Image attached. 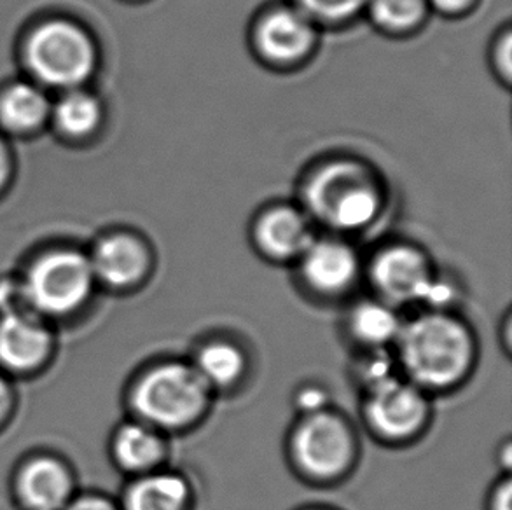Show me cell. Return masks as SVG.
<instances>
[{
	"label": "cell",
	"instance_id": "cell-17",
	"mask_svg": "<svg viewBox=\"0 0 512 510\" xmlns=\"http://www.w3.org/2000/svg\"><path fill=\"white\" fill-rule=\"evenodd\" d=\"M310 23L294 11H278L263 21L257 41L264 55L275 62H294L312 44Z\"/></svg>",
	"mask_w": 512,
	"mask_h": 510
},
{
	"label": "cell",
	"instance_id": "cell-1",
	"mask_svg": "<svg viewBox=\"0 0 512 510\" xmlns=\"http://www.w3.org/2000/svg\"><path fill=\"white\" fill-rule=\"evenodd\" d=\"M392 350L399 373L430 397L455 392L478 366V336L457 311L420 310L404 320Z\"/></svg>",
	"mask_w": 512,
	"mask_h": 510
},
{
	"label": "cell",
	"instance_id": "cell-12",
	"mask_svg": "<svg viewBox=\"0 0 512 510\" xmlns=\"http://www.w3.org/2000/svg\"><path fill=\"white\" fill-rule=\"evenodd\" d=\"M112 453L119 467L135 477L163 469L170 455L168 435L144 421L123 423L114 434Z\"/></svg>",
	"mask_w": 512,
	"mask_h": 510
},
{
	"label": "cell",
	"instance_id": "cell-11",
	"mask_svg": "<svg viewBox=\"0 0 512 510\" xmlns=\"http://www.w3.org/2000/svg\"><path fill=\"white\" fill-rule=\"evenodd\" d=\"M404 320L399 308L374 296L350 303L343 324L357 350H392Z\"/></svg>",
	"mask_w": 512,
	"mask_h": 510
},
{
	"label": "cell",
	"instance_id": "cell-19",
	"mask_svg": "<svg viewBox=\"0 0 512 510\" xmlns=\"http://www.w3.org/2000/svg\"><path fill=\"white\" fill-rule=\"evenodd\" d=\"M48 111L46 100L39 91L18 84L4 93L0 100V118L14 130H30L41 123Z\"/></svg>",
	"mask_w": 512,
	"mask_h": 510
},
{
	"label": "cell",
	"instance_id": "cell-6",
	"mask_svg": "<svg viewBox=\"0 0 512 510\" xmlns=\"http://www.w3.org/2000/svg\"><path fill=\"white\" fill-rule=\"evenodd\" d=\"M28 62L44 83L70 86L90 74L93 48L79 28L55 21L32 35L28 42Z\"/></svg>",
	"mask_w": 512,
	"mask_h": 510
},
{
	"label": "cell",
	"instance_id": "cell-28",
	"mask_svg": "<svg viewBox=\"0 0 512 510\" xmlns=\"http://www.w3.org/2000/svg\"><path fill=\"white\" fill-rule=\"evenodd\" d=\"M434 6L446 13H457L471 4L472 0H432Z\"/></svg>",
	"mask_w": 512,
	"mask_h": 510
},
{
	"label": "cell",
	"instance_id": "cell-5",
	"mask_svg": "<svg viewBox=\"0 0 512 510\" xmlns=\"http://www.w3.org/2000/svg\"><path fill=\"white\" fill-rule=\"evenodd\" d=\"M313 214L340 231H357L373 221L380 198L359 166L338 163L320 170L306 189Z\"/></svg>",
	"mask_w": 512,
	"mask_h": 510
},
{
	"label": "cell",
	"instance_id": "cell-13",
	"mask_svg": "<svg viewBox=\"0 0 512 510\" xmlns=\"http://www.w3.org/2000/svg\"><path fill=\"white\" fill-rule=\"evenodd\" d=\"M123 510H194V488L179 470L158 469L135 477Z\"/></svg>",
	"mask_w": 512,
	"mask_h": 510
},
{
	"label": "cell",
	"instance_id": "cell-30",
	"mask_svg": "<svg viewBox=\"0 0 512 510\" xmlns=\"http://www.w3.org/2000/svg\"><path fill=\"white\" fill-rule=\"evenodd\" d=\"M7 168H9V165H7V154L2 144H0V186H2L4 180H6Z\"/></svg>",
	"mask_w": 512,
	"mask_h": 510
},
{
	"label": "cell",
	"instance_id": "cell-16",
	"mask_svg": "<svg viewBox=\"0 0 512 510\" xmlns=\"http://www.w3.org/2000/svg\"><path fill=\"white\" fill-rule=\"evenodd\" d=\"M49 350L48 332L20 315L0 320V364L14 371L37 366Z\"/></svg>",
	"mask_w": 512,
	"mask_h": 510
},
{
	"label": "cell",
	"instance_id": "cell-31",
	"mask_svg": "<svg viewBox=\"0 0 512 510\" xmlns=\"http://www.w3.org/2000/svg\"><path fill=\"white\" fill-rule=\"evenodd\" d=\"M7 409V388L4 385V381L0 380V420H2V416L6 413Z\"/></svg>",
	"mask_w": 512,
	"mask_h": 510
},
{
	"label": "cell",
	"instance_id": "cell-7",
	"mask_svg": "<svg viewBox=\"0 0 512 510\" xmlns=\"http://www.w3.org/2000/svg\"><path fill=\"white\" fill-rule=\"evenodd\" d=\"M93 276L91 264L83 255L55 252L30 269L25 292L35 308L62 315L76 310L90 296Z\"/></svg>",
	"mask_w": 512,
	"mask_h": 510
},
{
	"label": "cell",
	"instance_id": "cell-32",
	"mask_svg": "<svg viewBox=\"0 0 512 510\" xmlns=\"http://www.w3.org/2000/svg\"><path fill=\"white\" fill-rule=\"evenodd\" d=\"M299 510H338L333 509V507H322V505H312V507H303V509Z\"/></svg>",
	"mask_w": 512,
	"mask_h": 510
},
{
	"label": "cell",
	"instance_id": "cell-14",
	"mask_svg": "<svg viewBox=\"0 0 512 510\" xmlns=\"http://www.w3.org/2000/svg\"><path fill=\"white\" fill-rule=\"evenodd\" d=\"M93 275L112 289H132L146 278L149 254L142 243L128 235H116L100 243L93 261Z\"/></svg>",
	"mask_w": 512,
	"mask_h": 510
},
{
	"label": "cell",
	"instance_id": "cell-29",
	"mask_svg": "<svg viewBox=\"0 0 512 510\" xmlns=\"http://www.w3.org/2000/svg\"><path fill=\"white\" fill-rule=\"evenodd\" d=\"M511 332H512V317L511 313L507 311L506 317H504V324H502V336H504V339H502V348L506 350L507 355H509V352H511V345H512V339H511Z\"/></svg>",
	"mask_w": 512,
	"mask_h": 510
},
{
	"label": "cell",
	"instance_id": "cell-26",
	"mask_svg": "<svg viewBox=\"0 0 512 510\" xmlns=\"http://www.w3.org/2000/svg\"><path fill=\"white\" fill-rule=\"evenodd\" d=\"M69 510H118L116 505L102 497L79 498L77 502L70 505Z\"/></svg>",
	"mask_w": 512,
	"mask_h": 510
},
{
	"label": "cell",
	"instance_id": "cell-2",
	"mask_svg": "<svg viewBox=\"0 0 512 510\" xmlns=\"http://www.w3.org/2000/svg\"><path fill=\"white\" fill-rule=\"evenodd\" d=\"M215 393L189 359H163L147 367L130 393L135 420L165 435L184 434L207 418Z\"/></svg>",
	"mask_w": 512,
	"mask_h": 510
},
{
	"label": "cell",
	"instance_id": "cell-8",
	"mask_svg": "<svg viewBox=\"0 0 512 510\" xmlns=\"http://www.w3.org/2000/svg\"><path fill=\"white\" fill-rule=\"evenodd\" d=\"M429 259L409 245H392L371 261L369 280L376 297L395 308L420 306L436 280Z\"/></svg>",
	"mask_w": 512,
	"mask_h": 510
},
{
	"label": "cell",
	"instance_id": "cell-22",
	"mask_svg": "<svg viewBox=\"0 0 512 510\" xmlns=\"http://www.w3.org/2000/svg\"><path fill=\"white\" fill-rule=\"evenodd\" d=\"M374 20L387 28H408L422 18L423 0H373Z\"/></svg>",
	"mask_w": 512,
	"mask_h": 510
},
{
	"label": "cell",
	"instance_id": "cell-24",
	"mask_svg": "<svg viewBox=\"0 0 512 510\" xmlns=\"http://www.w3.org/2000/svg\"><path fill=\"white\" fill-rule=\"evenodd\" d=\"M367 0H301L306 11L324 20H345L357 13Z\"/></svg>",
	"mask_w": 512,
	"mask_h": 510
},
{
	"label": "cell",
	"instance_id": "cell-21",
	"mask_svg": "<svg viewBox=\"0 0 512 510\" xmlns=\"http://www.w3.org/2000/svg\"><path fill=\"white\" fill-rule=\"evenodd\" d=\"M100 109L93 98L74 93L63 98L56 107V123L65 133L79 137L90 133L97 126Z\"/></svg>",
	"mask_w": 512,
	"mask_h": 510
},
{
	"label": "cell",
	"instance_id": "cell-25",
	"mask_svg": "<svg viewBox=\"0 0 512 510\" xmlns=\"http://www.w3.org/2000/svg\"><path fill=\"white\" fill-rule=\"evenodd\" d=\"M486 510H512L511 474H502L493 483L486 497Z\"/></svg>",
	"mask_w": 512,
	"mask_h": 510
},
{
	"label": "cell",
	"instance_id": "cell-10",
	"mask_svg": "<svg viewBox=\"0 0 512 510\" xmlns=\"http://www.w3.org/2000/svg\"><path fill=\"white\" fill-rule=\"evenodd\" d=\"M189 360L215 395L236 392L249 378V352L228 334H214L203 339Z\"/></svg>",
	"mask_w": 512,
	"mask_h": 510
},
{
	"label": "cell",
	"instance_id": "cell-23",
	"mask_svg": "<svg viewBox=\"0 0 512 510\" xmlns=\"http://www.w3.org/2000/svg\"><path fill=\"white\" fill-rule=\"evenodd\" d=\"M292 407L298 416L320 413L333 407V397L326 385H320L317 381H306L292 393Z\"/></svg>",
	"mask_w": 512,
	"mask_h": 510
},
{
	"label": "cell",
	"instance_id": "cell-4",
	"mask_svg": "<svg viewBox=\"0 0 512 510\" xmlns=\"http://www.w3.org/2000/svg\"><path fill=\"white\" fill-rule=\"evenodd\" d=\"M360 418L383 446H409L429 430L432 397L399 374L360 393Z\"/></svg>",
	"mask_w": 512,
	"mask_h": 510
},
{
	"label": "cell",
	"instance_id": "cell-15",
	"mask_svg": "<svg viewBox=\"0 0 512 510\" xmlns=\"http://www.w3.org/2000/svg\"><path fill=\"white\" fill-rule=\"evenodd\" d=\"M315 238L301 215L280 208L264 215L256 228V243L271 261H298Z\"/></svg>",
	"mask_w": 512,
	"mask_h": 510
},
{
	"label": "cell",
	"instance_id": "cell-18",
	"mask_svg": "<svg viewBox=\"0 0 512 510\" xmlns=\"http://www.w3.org/2000/svg\"><path fill=\"white\" fill-rule=\"evenodd\" d=\"M69 491V476L55 460H35L21 472L20 495L30 509L58 510L65 504Z\"/></svg>",
	"mask_w": 512,
	"mask_h": 510
},
{
	"label": "cell",
	"instance_id": "cell-3",
	"mask_svg": "<svg viewBox=\"0 0 512 510\" xmlns=\"http://www.w3.org/2000/svg\"><path fill=\"white\" fill-rule=\"evenodd\" d=\"M285 455L292 472L306 483L333 486L357 467L359 435L346 414L329 407L296 418L287 434Z\"/></svg>",
	"mask_w": 512,
	"mask_h": 510
},
{
	"label": "cell",
	"instance_id": "cell-20",
	"mask_svg": "<svg viewBox=\"0 0 512 510\" xmlns=\"http://www.w3.org/2000/svg\"><path fill=\"white\" fill-rule=\"evenodd\" d=\"M399 374L394 350H357L350 366V378L360 393Z\"/></svg>",
	"mask_w": 512,
	"mask_h": 510
},
{
	"label": "cell",
	"instance_id": "cell-9",
	"mask_svg": "<svg viewBox=\"0 0 512 510\" xmlns=\"http://www.w3.org/2000/svg\"><path fill=\"white\" fill-rule=\"evenodd\" d=\"M298 261L305 289L326 301L343 299L359 280V257L340 240H313Z\"/></svg>",
	"mask_w": 512,
	"mask_h": 510
},
{
	"label": "cell",
	"instance_id": "cell-27",
	"mask_svg": "<svg viewBox=\"0 0 512 510\" xmlns=\"http://www.w3.org/2000/svg\"><path fill=\"white\" fill-rule=\"evenodd\" d=\"M497 462H499L502 474H511L512 462V444L511 439H506L499 446V455H497Z\"/></svg>",
	"mask_w": 512,
	"mask_h": 510
}]
</instances>
